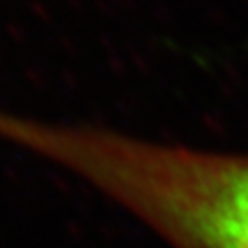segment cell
Returning <instances> with one entry per match:
<instances>
[{"instance_id": "6da1fadb", "label": "cell", "mask_w": 248, "mask_h": 248, "mask_svg": "<svg viewBox=\"0 0 248 248\" xmlns=\"http://www.w3.org/2000/svg\"><path fill=\"white\" fill-rule=\"evenodd\" d=\"M127 202L170 248H248V155L156 143L133 168Z\"/></svg>"}]
</instances>
